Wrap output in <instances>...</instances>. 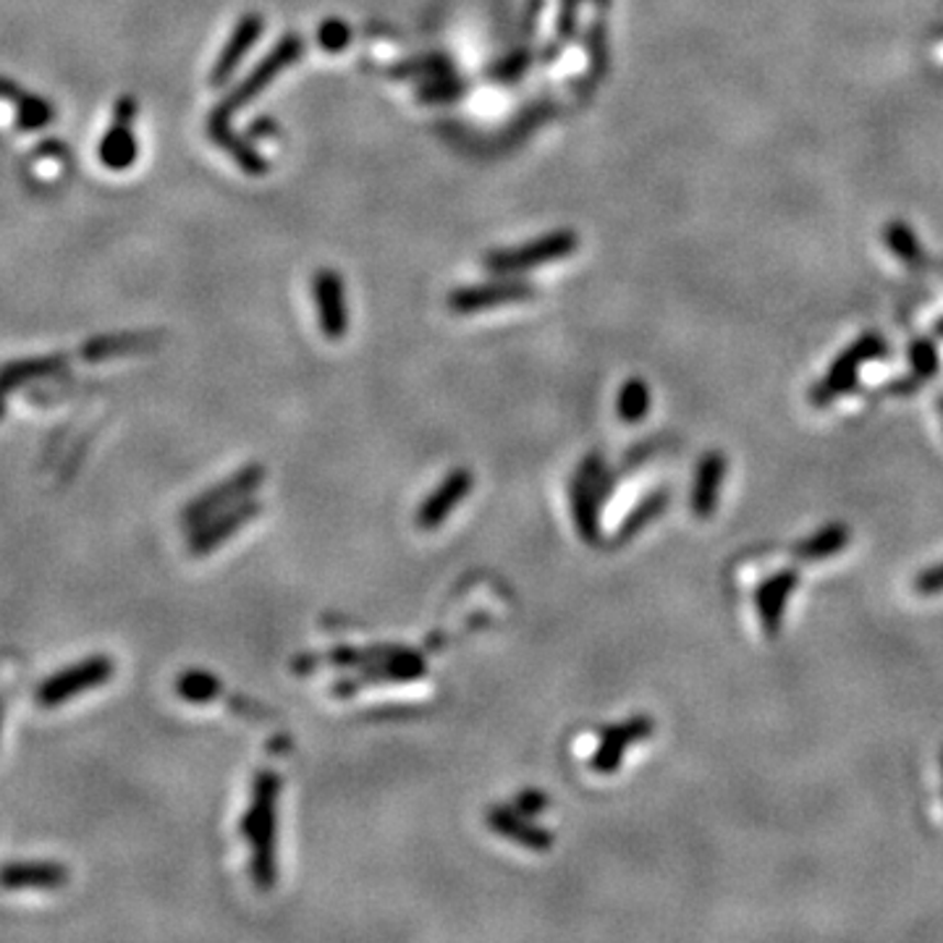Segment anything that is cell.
I'll return each mask as SVG.
<instances>
[{
	"label": "cell",
	"instance_id": "9a60e30c",
	"mask_svg": "<svg viewBox=\"0 0 943 943\" xmlns=\"http://www.w3.org/2000/svg\"><path fill=\"white\" fill-rule=\"evenodd\" d=\"M134 115H136V100L134 98H121L115 102L113 111V126L111 132L100 140V160L102 166L111 170H124L136 160V136H134Z\"/></svg>",
	"mask_w": 943,
	"mask_h": 943
},
{
	"label": "cell",
	"instance_id": "1f68e13d",
	"mask_svg": "<svg viewBox=\"0 0 943 943\" xmlns=\"http://www.w3.org/2000/svg\"><path fill=\"white\" fill-rule=\"evenodd\" d=\"M574 11H577V0H564L562 13H558V37H569L572 34Z\"/></svg>",
	"mask_w": 943,
	"mask_h": 943
},
{
	"label": "cell",
	"instance_id": "4dcf8cb0",
	"mask_svg": "<svg viewBox=\"0 0 943 943\" xmlns=\"http://www.w3.org/2000/svg\"><path fill=\"white\" fill-rule=\"evenodd\" d=\"M278 132H281V129H278V124L273 119H268V115H259V119H255L249 124V129H247V136H252V140H273V136H278Z\"/></svg>",
	"mask_w": 943,
	"mask_h": 943
},
{
	"label": "cell",
	"instance_id": "f1b7e54d",
	"mask_svg": "<svg viewBox=\"0 0 943 943\" xmlns=\"http://www.w3.org/2000/svg\"><path fill=\"white\" fill-rule=\"evenodd\" d=\"M514 808L522 812V816L537 818L551 808V797L545 795L543 789H522L514 799Z\"/></svg>",
	"mask_w": 943,
	"mask_h": 943
},
{
	"label": "cell",
	"instance_id": "7402d4cb",
	"mask_svg": "<svg viewBox=\"0 0 943 943\" xmlns=\"http://www.w3.org/2000/svg\"><path fill=\"white\" fill-rule=\"evenodd\" d=\"M666 506H668V490L666 488L653 490L651 496L642 498V501L624 517V522L619 524V530L613 532L611 548H621V545H626L629 540L637 537L640 532L647 528V524L655 522V519H658L663 511H666Z\"/></svg>",
	"mask_w": 943,
	"mask_h": 943
},
{
	"label": "cell",
	"instance_id": "f546056e",
	"mask_svg": "<svg viewBox=\"0 0 943 943\" xmlns=\"http://www.w3.org/2000/svg\"><path fill=\"white\" fill-rule=\"evenodd\" d=\"M914 590L920 596H939V592H943V562L920 572L918 579H914Z\"/></svg>",
	"mask_w": 943,
	"mask_h": 943
},
{
	"label": "cell",
	"instance_id": "ac0fdd59",
	"mask_svg": "<svg viewBox=\"0 0 943 943\" xmlns=\"http://www.w3.org/2000/svg\"><path fill=\"white\" fill-rule=\"evenodd\" d=\"M68 884V870L58 863H11L0 867V888L9 891H56Z\"/></svg>",
	"mask_w": 943,
	"mask_h": 943
},
{
	"label": "cell",
	"instance_id": "ffe728a7",
	"mask_svg": "<svg viewBox=\"0 0 943 943\" xmlns=\"http://www.w3.org/2000/svg\"><path fill=\"white\" fill-rule=\"evenodd\" d=\"M208 136L215 142L218 147L225 149V153L234 157L236 166L242 168L244 174H249V176L268 174V160H265V157L259 155L257 149L252 147L247 140H244L242 134H236L234 129H231V121H223V119H215V115H210Z\"/></svg>",
	"mask_w": 943,
	"mask_h": 943
},
{
	"label": "cell",
	"instance_id": "484cf974",
	"mask_svg": "<svg viewBox=\"0 0 943 943\" xmlns=\"http://www.w3.org/2000/svg\"><path fill=\"white\" fill-rule=\"evenodd\" d=\"M579 475L585 477L587 482L592 485V490H596L598 501L606 503L608 498L613 496V490H617V482L621 477V469H611L608 467V462L603 459V454H598V451H592V454H587L583 464L577 467Z\"/></svg>",
	"mask_w": 943,
	"mask_h": 943
},
{
	"label": "cell",
	"instance_id": "4fadbf2b",
	"mask_svg": "<svg viewBox=\"0 0 943 943\" xmlns=\"http://www.w3.org/2000/svg\"><path fill=\"white\" fill-rule=\"evenodd\" d=\"M485 823H488L490 831L506 839V842L524 846V850L530 852H548L553 850V842H556L553 831L532 823L514 805H493V808L485 812Z\"/></svg>",
	"mask_w": 943,
	"mask_h": 943
},
{
	"label": "cell",
	"instance_id": "6da1fadb",
	"mask_svg": "<svg viewBox=\"0 0 943 943\" xmlns=\"http://www.w3.org/2000/svg\"><path fill=\"white\" fill-rule=\"evenodd\" d=\"M284 778L278 770L259 768L252 781V797L244 810L242 831L249 844V876L259 891H273L278 884V799Z\"/></svg>",
	"mask_w": 943,
	"mask_h": 943
},
{
	"label": "cell",
	"instance_id": "ba28073f",
	"mask_svg": "<svg viewBox=\"0 0 943 943\" xmlns=\"http://www.w3.org/2000/svg\"><path fill=\"white\" fill-rule=\"evenodd\" d=\"M653 731H655V721L651 715H642V713L632 715V719L626 721L611 723V726H603L600 729L596 753L590 757V768L603 776L617 774L621 763H624L626 747H632V744L653 736Z\"/></svg>",
	"mask_w": 943,
	"mask_h": 943
},
{
	"label": "cell",
	"instance_id": "d4e9b609",
	"mask_svg": "<svg viewBox=\"0 0 943 943\" xmlns=\"http://www.w3.org/2000/svg\"><path fill=\"white\" fill-rule=\"evenodd\" d=\"M176 695H179L184 702L204 706V702H213L223 695V681L218 679L215 674L191 668V672H184L179 679H176Z\"/></svg>",
	"mask_w": 943,
	"mask_h": 943
},
{
	"label": "cell",
	"instance_id": "e575fe53",
	"mask_svg": "<svg viewBox=\"0 0 943 943\" xmlns=\"http://www.w3.org/2000/svg\"><path fill=\"white\" fill-rule=\"evenodd\" d=\"M941 768H943V755H941Z\"/></svg>",
	"mask_w": 943,
	"mask_h": 943
},
{
	"label": "cell",
	"instance_id": "3957f363",
	"mask_svg": "<svg viewBox=\"0 0 943 943\" xmlns=\"http://www.w3.org/2000/svg\"><path fill=\"white\" fill-rule=\"evenodd\" d=\"M302 53H304L302 34H297V32L284 34V37L278 40V45L268 53V56L259 60V64L247 74V77L238 81L234 90L225 95V98L221 100V106H218L210 115H215V119H223V121L234 119V115L242 111V108L247 106L249 100H255L259 92L268 90V87L273 85V79H278L286 71V68L297 64V60L302 58Z\"/></svg>",
	"mask_w": 943,
	"mask_h": 943
},
{
	"label": "cell",
	"instance_id": "277c9868",
	"mask_svg": "<svg viewBox=\"0 0 943 943\" xmlns=\"http://www.w3.org/2000/svg\"><path fill=\"white\" fill-rule=\"evenodd\" d=\"M574 249H577V234L569 229H562L553 231V234L532 238L528 244H519V247L493 249L485 257V268L496 273V276H514V273L569 257Z\"/></svg>",
	"mask_w": 943,
	"mask_h": 943
},
{
	"label": "cell",
	"instance_id": "52a82bcc",
	"mask_svg": "<svg viewBox=\"0 0 943 943\" xmlns=\"http://www.w3.org/2000/svg\"><path fill=\"white\" fill-rule=\"evenodd\" d=\"M259 514H263V503L252 496L247 501L231 506V509L221 511V514L210 517L208 522L200 524V528L191 530L189 543H187L189 556H197V558L210 556V553H215L223 543H229L231 537H236L238 532L247 528V524L255 522Z\"/></svg>",
	"mask_w": 943,
	"mask_h": 943
},
{
	"label": "cell",
	"instance_id": "8992f818",
	"mask_svg": "<svg viewBox=\"0 0 943 943\" xmlns=\"http://www.w3.org/2000/svg\"><path fill=\"white\" fill-rule=\"evenodd\" d=\"M425 674H428V663L422 658V653L414 651L404 655V658L373 663V666L359 668L354 676H344V679L333 681L331 695L339 697V700H346V697L357 695V689L378 687V685H407V681L425 679Z\"/></svg>",
	"mask_w": 943,
	"mask_h": 943
},
{
	"label": "cell",
	"instance_id": "5bb4252c",
	"mask_svg": "<svg viewBox=\"0 0 943 943\" xmlns=\"http://www.w3.org/2000/svg\"><path fill=\"white\" fill-rule=\"evenodd\" d=\"M799 572L797 569H781L770 577H765L761 585L755 587V608L757 619H761L763 634L768 640H776L781 634L784 613H786V600L791 592L799 587Z\"/></svg>",
	"mask_w": 943,
	"mask_h": 943
},
{
	"label": "cell",
	"instance_id": "603a6c76",
	"mask_svg": "<svg viewBox=\"0 0 943 943\" xmlns=\"http://www.w3.org/2000/svg\"><path fill=\"white\" fill-rule=\"evenodd\" d=\"M852 532L846 524L842 522H833L829 528L818 530L816 535L805 537L802 543L795 545V558L799 562H823V558L836 556V553H842L846 545H850Z\"/></svg>",
	"mask_w": 943,
	"mask_h": 943
},
{
	"label": "cell",
	"instance_id": "9c48e42d",
	"mask_svg": "<svg viewBox=\"0 0 943 943\" xmlns=\"http://www.w3.org/2000/svg\"><path fill=\"white\" fill-rule=\"evenodd\" d=\"M414 653L412 647L404 645H367V647H352V645H339L331 647V651L323 655H314V653H302L297 655V658L291 661V668L299 676L312 674L314 668L323 666H336V668H365L373 666V663H382V661H393V658H404V655Z\"/></svg>",
	"mask_w": 943,
	"mask_h": 943
},
{
	"label": "cell",
	"instance_id": "836d02e7",
	"mask_svg": "<svg viewBox=\"0 0 943 943\" xmlns=\"http://www.w3.org/2000/svg\"><path fill=\"white\" fill-rule=\"evenodd\" d=\"M939 404H941V412H943V396H941V401H939Z\"/></svg>",
	"mask_w": 943,
	"mask_h": 943
},
{
	"label": "cell",
	"instance_id": "7c38bea8",
	"mask_svg": "<svg viewBox=\"0 0 943 943\" xmlns=\"http://www.w3.org/2000/svg\"><path fill=\"white\" fill-rule=\"evenodd\" d=\"M530 299H535V286L528 281H490L454 289L448 297V307L456 314H472L490 310V307L530 302Z\"/></svg>",
	"mask_w": 943,
	"mask_h": 943
},
{
	"label": "cell",
	"instance_id": "cb8c5ba5",
	"mask_svg": "<svg viewBox=\"0 0 943 943\" xmlns=\"http://www.w3.org/2000/svg\"><path fill=\"white\" fill-rule=\"evenodd\" d=\"M0 98L19 102V121H22L24 129H40L47 126L53 121V108L51 102L34 98V95H26L24 90H19V87H13L11 81L0 79Z\"/></svg>",
	"mask_w": 943,
	"mask_h": 943
},
{
	"label": "cell",
	"instance_id": "83f0119b",
	"mask_svg": "<svg viewBox=\"0 0 943 943\" xmlns=\"http://www.w3.org/2000/svg\"><path fill=\"white\" fill-rule=\"evenodd\" d=\"M318 40L323 51L341 53L344 47H348V43H352V30H348L341 19H328V22L320 24Z\"/></svg>",
	"mask_w": 943,
	"mask_h": 943
},
{
	"label": "cell",
	"instance_id": "e0dca14e",
	"mask_svg": "<svg viewBox=\"0 0 943 943\" xmlns=\"http://www.w3.org/2000/svg\"><path fill=\"white\" fill-rule=\"evenodd\" d=\"M723 477H726V456L721 451H710L697 462L692 493H689V509L697 519H710L715 514Z\"/></svg>",
	"mask_w": 943,
	"mask_h": 943
},
{
	"label": "cell",
	"instance_id": "7a4b0ae2",
	"mask_svg": "<svg viewBox=\"0 0 943 943\" xmlns=\"http://www.w3.org/2000/svg\"><path fill=\"white\" fill-rule=\"evenodd\" d=\"M265 477H268V469H265V464L259 462H249L244 464V467H238L236 472H231L229 477H223L221 482L204 488L200 496H195L187 506H184L181 528L195 530L208 522L210 517L221 514V511L231 509V506L247 501V498H252L259 488H263Z\"/></svg>",
	"mask_w": 943,
	"mask_h": 943
},
{
	"label": "cell",
	"instance_id": "44dd1931",
	"mask_svg": "<svg viewBox=\"0 0 943 943\" xmlns=\"http://www.w3.org/2000/svg\"><path fill=\"white\" fill-rule=\"evenodd\" d=\"M163 341L160 333H115V336H100L87 341L79 348L81 359L87 362H102L113 357H124V354L134 352H147V348L157 346Z\"/></svg>",
	"mask_w": 943,
	"mask_h": 943
},
{
	"label": "cell",
	"instance_id": "8fae6325",
	"mask_svg": "<svg viewBox=\"0 0 943 943\" xmlns=\"http://www.w3.org/2000/svg\"><path fill=\"white\" fill-rule=\"evenodd\" d=\"M312 297L318 304L320 328L328 341H341L348 331V310H346V289L344 278L339 270L320 268L312 276Z\"/></svg>",
	"mask_w": 943,
	"mask_h": 943
},
{
	"label": "cell",
	"instance_id": "4316f807",
	"mask_svg": "<svg viewBox=\"0 0 943 943\" xmlns=\"http://www.w3.org/2000/svg\"><path fill=\"white\" fill-rule=\"evenodd\" d=\"M647 409H651V391H647V386L637 378L629 380L626 386L621 388L619 404H617L621 422L634 425V422H640L642 417L647 414Z\"/></svg>",
	"mask_w": 943,
	"mask_h": 943
},
{
	"label": "cell",
	"instance_id": "d6986e66",
	"mask_svg": "<svg viewBox=\"0 0 943 943\" xmlns=\"http://www.w3.org/2000/svg\"><path fill=\"white\" fill-rule=\"evenodd\" d=\"M569 503H572V517L577 535L585 540L587 545H600L603 543V532H600V503L592 485L585 480L579 472H574L569 480Z\"/></svg>",
	"mask_w": 943,
	"mask_h": 943
},
{
	"label": "cell",
	"instance_id": "5b68a950",
	"mask_svg": "<svg viewBox=\"0 0 943 943\" xmlns=\"http://www.w3.org/2000/svg\"><path fill=\"white\" fill-rule=\"evenodd\" d=\"M115 674V663L111 655H90V658L74 663L64 672L47 676L43 685L37 687V702L45 708L64 706L74 697L90 692L95 687L108 685Z\"/></svg>",
	"mask_w": 943,
	"mask_h": 943
},
{
	"label": "cell",
	"instance_id": "2e32d148",
	"mask_svg": "<svg viewBox=\"0 0 943 943\" xmlns=\"http://www.w3.org/2000/svg\"><path fill=\"white\" fill-rule=\"evenodd\" d=\"M263 13H244V16L238 19L236 30L231 32L229 43L223 45L221 56H218L213 71H210V87H223L225 81L234 77L238 64H242L244 56L255 47L259 34H263Z\"/></svg>",
	"mask_w": 943,
	"mask_h": 943
},
{
	"label": "cell",
	"instance_id": "d6a6232c",
	"mask_svg": "<svg viewBox=\"0 0 943 943\" xmlns=\"http://www.w3.org/2000/svg\"><path fill=\"white\" fill-rule=\"evenodd\" d=\"M0 729H3V710H0Z\"/></svg>",
	"mask_w": 943,
	"mask_h": 943
},
{
	"label": "cell",
	"instance_id": "30bf717a",
	"mask_svg": "<svg viewBox=\"0 0 943 943\" xmlns=\"http://www.w3.org/2000/svg\"><path fill=\"white\" fill-rule=\"evenodd\" d=\"M472 488H475V475H472V469L467 467L451 469L448 475L443 477L439 488H435L433 493L422 501L420 509H417L414 514L417 530L422 532L439 530L441 524L451 517V511H454L456 506L472 493Z\"/></svg>",
	"mask_w": 943,
	"mask_h": 943
}]
</instances>
